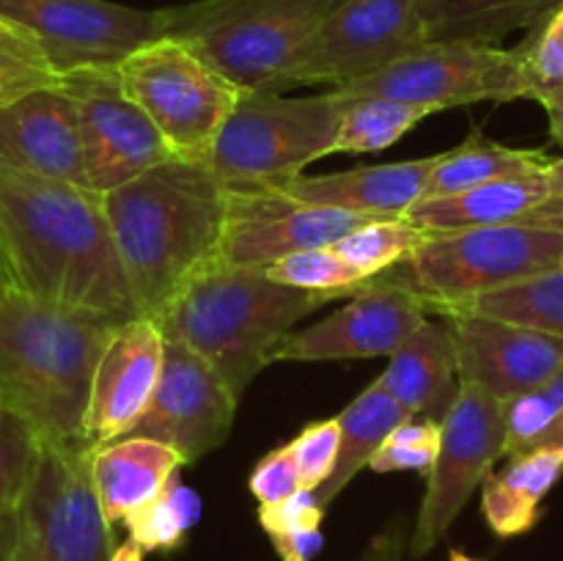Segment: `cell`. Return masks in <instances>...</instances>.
<instances>
[{"label":"cell","mask_w":563,"mask_h":561,"mask_svg":"<svg viewBox=\"0 0 563 561\" xmlns=\"http://www.w3.org/2000/svg\"><path fill=\"white\" fill-rule=\"evenodd\" d=\"M0 275L44 306L108 324L141 319L102 193L0 168Z\"/></svg>","instance_id":"1"},{"label":"cell","mask_w":563,"mask_h":561,"mask_svg":"<svg viewBox=\"0 0 563 561\" xmlns=\"http://www.w3.org/2000/svg\"><path fill=\"white\" fill-rule=\"evenodd\" d=\"M110 234L143 317L159 319L218 262L225 187L207 163L165 160L102 196Z\"/></svg>","instance_id":"2"},{"label":"cell","mask_w":563,"mask_h":561,"mask_svg":"<svg viewBox=\"0 0 563 561\" xmlns=\"http://www.w3.org/2000/svg\"><path fill=\"white\" fill-rule=\"evenodd\" d=\"M115 324L33 300L0 278V402L42 443H86L91 377Z\"/></svg>","instance_id":"3"},{"label":"cell","mask_w":563,"mask_h":561,"mask_svg":"<svg viewBox=\"0 0 563 561\" xmlns=\"http://www.w3.org/2000/svg\"><path fill=\"white\" fill-rule=\"evenodd\" d=\"M339 300L269 278L264 267L209 264L154 322L168 341H179L220 374L242 399L253 380L273 363V352L300 319Z\"/></svg>","instance_id":"4"},{"label":"cell","mask_w":563,"mask_h":561,"mask_svg":"<svg viewBox=\"0 0 563 561\" xmlns=\"http://www.w3.org/2000/svg\"><path fill=\"white\" fill-rule=\"evenodd\" d=\"M339 0H192L165 6L179 38L240 91H278L291 61Z\"/></svg>","instance_id":"5"},{"label":"cell","mask_w":563,"mask_h":561,"mask_svg":"<svg viewBox=\"0 0 563 561\" xmlns=\"http://www.w3.org/2000/svg\"><path fill=\"white\" fill-rule=\"evenodd\" d=\"M555 267H563L561 231L515 220L478 229L427 231L410 256L377 278L410 289L440 317L487 292Z\"/></svg>","instance_id":"6"},{"label":"cell","mask_w":563,"mask_h":561,"mask_svg":"<svg viewBox=\"0 0 563 561\" xmlns=\"http://www.w3.org/2000/svg\"><path fill=\"white\" fill-rule=\"evenodd\" d=\"M333 94L284 97L242 91L225 116L207 165L223 187H278L333 154L339 130Z\"/></svg>","instance_id":"7"},{"label":"cell","mask_w":563,"mask_h":561,"mask_svg":"<svg viewBox=\"0 0 563 561\" xmlns=\"http://www.w3.org/2000/svg\"><path fill=\"white\" fill-rule=\"evenodd\" d=\"M126 97L148 116L170 157L207 163L225 116L240 99L220 72L179 38L159 36L115 64Z\"/></svg>","instance_id":"8"},{"label":"cell","mask_w":563,"mask_h":561,"mask_svg":"<svg viewBox=\"0 0 563 561\" xmlns=\"http://www.w3.org/2000/svg\"><path fill=\"white\" fill-rule=\"evenodd\" d=\"M339 97H385L432 113L478 102L528 99L522 50L482 42H427L374 75L333 88Z\"/></svg>","instance_id":"9"},{"label":"cell","mask_w":563,"mask_h":561,"mask_svg":"<svg viewBox=\"0 0 563 561\" xmlns=\"http://www.w3.org/2000/svg\"><path fill=\"white\" fill-rule=\"evenodd\" d=\"M429 42L423 0H339L284 77L286 88H341Z\"/></svg>","instance_id":"10"},{"label":"cell","mask_w":563,"mask_h":561,"mask_svg":"<svg viewBox=\"0 0 563 561\" xmlns=\"http://www.w3.org/2000/svg\"><path fill=\"white\" fill-rule=\"evenodd\" d=\"M88 443H42L14 522L44 561H110L113 531L91 476Z\"/></svg>","instance_id":"11"},{"label":"cell","mask_w":563,"mask_h":561,"mask_svg":"<svg viewBox=\"0 0 563 561\" xmlns=\"http://www.w3.org/2000/svg\"><path fill=\"white\" fill-rule=\"evenodd\" d=\"M500 457H506L504 402L478 385L460 383L454 405L440 421L438 460L407 542L412 559L432 553Z\"/></svg>","instance_id":"12"},{"label":"cell","mask_w":563,"mask_h":561,"mask_svg":"<svg viewBox=\"0 0 563 561\" xmlns=\"http://www.w3.org/2000/svg\"><path fill=\"white\" fill-rule=\"evenodd\" d=\"M0 20L33 36L58 77L115 66L132 50L165 36L163 9L110 0H0Z\"/></svg>","instance_id":"13"},{"label":"cell","mask_w":563,"mask_h":561,"mask_svg":"<svg viewBox=\"0 0 563 561\" xmlns=\"http://www.w3.org/2000/svg\"><path fill=\"white\" fill-rule=\"evenodd\" d=\"M58 86L77 110L86 182L93 193L104 196L143 170L174 160L157 127L124 94L115 66L69 72L58 77Z\"/></svg>","instance_id":"14"},{"label":"cell","mask_w":563,"mask_h":561,"mask_svg":"<svg viewBox=\"0 0 563 561\" xmlns=\"http://www.w3.org/2000/svg\"><path fill=\"white\" fill-rule=\"evenodd\" d=\"M372 218L300 201L278 187H225L218 262L267 267L278 258L330 248Z\"/></svg>","instance_id":"15"},{"label":"cell","mask_w":563,"mask_h":561,"mask_svg":"<svg viewBox=\"0 0 563 561\" xmlns=\"http://www.w3.org/2000/svg\"><path fill=\"white\" fill-rule=\"evenodd\" d=\"M236 405L240 399L207 361L165 339L157 388L130 435L170 446L190 465L229 438Z\"/></svg>","instance_id":"16"},{"label":"cell","mask_w":563,"mask_h":561,"mask_svg":"<svg viewBox=\"0 0 563 561\" xmlns=\"http://www.w3.org/2000/svg\"><path fill=\"white\" fill-rule=\"evenodd\" d=\"M427 317V302L410 289L368 278L344 308L311 328L286 336L275 346L273 363L390 358Z\"/></svg>","instance_id":"17"},{"label":"cell","mask_w":563,"mask_h":561,"mask_svg":"<svg viewBox=\"0 0 563 561\" xmlns=\"http://www.w3.org/2000/svg\"><path fill=\"white\" fill-rule=\"evenodd\" d=\"M443 317L454 333L460 383L478 385L495 399L509 402L539 388L563 366L559 336L473 311H449Z\"/></svg>","instance_id":"18"},{"label":"cell","mask_w":563,"mask_h":561,"mask_svg":"<svg viewBox=\"0 0 563 561\" xmlns=\"http://www.w3.org/2000/svg\"><path fill=\"white\" fill-rule=\"evenodd\" d=\"M165 336L154 319L119 324L99 355L82 438L91 449L126 438L152 402L163 369Z\"/></svg>","instance_id":"19"},{"label":"cell","mask_w":563,"mask_h":561,"mask_svg":"<svg viewBox=\"0 0 563 561\" xmlns=\"http://www.w3.org/2000/svg\"><path fill=\"white\" fill-rule=\"evenodd\" d=\"M0 168L88 187L77 110L64 88H38L0 108Z\"/></svg>","instance_id":"20"},{"label":"cell","mask_w":563,"mask_h":561,"mask_svg":"<svg viewBox=\"0 0 563 561\" xmlns=\"http://www.w3.org/2000/svg\"><path fill=\"white\" fill-rule=\"evenodd\" d=\"M440 163V154L388 165H363L328 176H295L278 185V190L319 204V207L344 209L372 220L405 218L427 193L429 179Z\"/></svg>","instance_id":"21"},{"label":"cell","mask_w":563,"mask_h":561,"mask_svg":"<svg viewBox=\"0 0 563 561\" xmlns=\"http://www.w3.org/2000/svg\"><path fill=\"white\" fill-rule=\"evenodd\" d=\"M377 383L407 416L443 421L460 394L454 333L449 319H423L390 355L388 369L379 374Z\"/></svg>","instance_id":"22"},{"label":"cell","mask_w":563,"mask_h":561,"mask_svg":"<svg viewBox=\"0 0 563 561\" xmlns=\"http://www.w3.org/2000/svg\"><path fill=\"white\" fill-rule=\"evenodd\" d=\"M181 465L185 462L170 446L137 435L93 449L91 476L104 520L110 526L124 522L132 512L146 506Z\"/></svg>","instance_id":"23"},{"label":"cell","mask_w":563,"mask_h":561,"mask_svg":"<svg viewBox=\"0 0 563 561\" xmlns=\"http://www.w3.org/2000/svg\"><path fill=\"white\" fill-rule=\"evenodd\" d=\"M548 198V170H539V174L506 176V179L487 182V185L471 187V190L454 193V196L421 198L405 215V220L418 226L421 231H460L478 229V226H500L522 220Z\"/></svg>","instance_id":"24"},{"label":"cell","mask_w":563,"mask_h":561,"mask_svg":"<svg viewBox=\"0 0 563 561\" xmlns=\"http://www.w3.org/2000/svg\"><path fill=\"white\" fill-rule=\"evenodd\" d=\"M563 476V449L533 446L509 457L500 473L482 484V512L495 537L511 539L531 531L542 517V501Z\"/></svg>","instance_id":"25"},{"label":"cell","mask_w":563,"mask_h":561,"mask_svg":"<svg viewBox=\"0 0 563 561\" xmlns=\"http://www.w3.org/2000/svg\"><path fill=\"white\" fill-rule=\"evenodd\" d=\"M563 0H423L429 42L498 44L517 31L539 28Z\"/></svg>","instance_id":"26"},{"label":"cell","mask_w":563,"mask_h":561,"mask_svg":"<svg viewBox=\"0 0 563 561\" xmlns=\"http://www.w3.org/2000/svg\"><path fill=\"white\" fill-rule=\"evenodd\" d=\"M407 418L412 416H407L374 380L352 405H346L335 416V421H339V457H335V468L328 482L319 490H313V498L328 509L344 493L346 484L363 468H368V462L374 460L383 440Z\"/></svg>","instance_id":"27"},{"label":"cell","mask_w":563,"mask_h":561,"mask_svg":"<svg viewBox=\"0 0 563 561\" xmlns=\"http://www.w3.org/2000/svg\"><path fill=\"white\" fill-rule=\"evenodd\" d=\"M553 160L555 157L537 152V148L506 146V143L473 130L460 146L440 154V163L429 179L423 198L454 196V193L506 179V176L539 174V170H548Z\"/></svg>","instance_id":"28"},{"label":"cell","mask_w":563,"mask_h":561,"mask_svg":"<svg viewBox=\"0 0 563 561\" xmlns=\"http://www.w3.org/2000/svg\"><path fill=\"white\" fill-rule=\"evenodd\" d=\"M339 130H335V152L372 154L394 146L410 130H416L432 110L421 105H407L385 97H339Z\"/></svg>","instance_id":"29"},{"label":"cell","mask_w":563,"mask_h":561,"mask_svg":"<svg viewBox=\"0 0 563 561\" xmlns=\"http://www.w3.org/2000/svg\"><path fill=\"white\" fill-rule=\"evenodd\" d=\"M451 311L484 314V317L506 319V322L526 324V328L563 339V267L531 275V278L517 280L504 289L487 292V295L460 308H451Z\"/></svg>","instance_id":"30"},{"label":"cell","mask_w":563,"mask_h":561,"mask_svg":"<svg viewBox=\"0 0 563 561\" xmlns=\"http://www.w3.org/2000/svg\"><path fill=\"white\" fill-rule=\"evenodd\" d=\"M198 517H201V498L196 490L181 482L176 471L146 506L126 517L124 526L143 553H170L185 544Z\"/></svg>","instance_id":"31"},{"label":"cell","mask_w":563,"mask_h":561,"mask_svg":"<svg viewBox=\"0 0 563 561\" xmlns=\"http://www.w3.org/2000/svg\"><path fill=\"white\" fill-rule=\"evenodd\" d=\"M423 237H427V231L407 223L405 218H385L357 226L355 231L341 237L330 248L346 264H352L363 278H377L379 273L410 256L421 245Z\"/></svg>","instance_id":"32"},{"label":"cell","mask_w":563,"mask_h":561,"mask_svg":"<svg viewBox=\"0 0 563 561\" xmlns=\"http://www.w3.org/2000/svg\"><path fill=\"white\" fill-rule=\"evenodd\" d=\"M42 438L5 402H0V520L20 512L36 471Z\"/></svg>","instance_id":"33"},{"label":"cell","mask_w":563,"mask_h":561,"mask_svg":"<svg viewBox=\"0 0 563 561\" xmlns=\"http://www.w3.org/2000/svg\"><path fill=\"white\" fill-rule=\"evenodd\" d=\"M264 273L284 286L308 292H328L333 297H352L363 289L368 278H363L352 264H346L333 248H313V251L291 253L267 264Z\"/></svg>","instance_id":"34"},{"label":"cell","mask_w":563,"mask_h":561,"mask_svg":"<svg viewBox=\"0 0 563 561\" xmlns=\"http://www.w3.org/2000/svg\"><path fill=\"white\" fill-rule=\"evenodd\" d=\"M49 86H58V75L33 36L16 25H0V108Z\"/></svg>","instance_id":"35"},{"label":"cell","mask_w":563,"mask_h":561,"mask_svg":"<svg viewBox=\"0 0 563 561\" xmlns=\"http://www.w3.org/2000/svg\"><path fill=\"white\" fill-rule=\"evenodd\" d=\"M440 449V424L429 418H407L377 449L368 468L377 473L418 471L429 476Z\"/></svg>","instance_id":"36"},{"label":"cell","mask_w":563,"mask_h":561,"mask_svg":"<svg viewBox=\"0 0 563 561\" xmlns=\"http://www.w3.org/2000/svg\"><path fill=\"white\" fill-rule=\"evenodd\" d=\"M291 460L297 465V476H300V487L313 493L322 487L330 479L335 468V457H339V421L328 418V421H313L297 435L291 443H286Z\"/></svg>","instance_id":"37"},{"label":"cell","mask_w":563,"mask_h":561,"mask_svg":"<svg viewBox=\"0 0 563 561\" xmlns=\"http://www.w3.org/2000/svg\"><path fill=\"white\" fill-rule=\"evenodd\" d=\"M520 50L522 61H526L528 82H531L528 99H533L544 88L563 86V6L548 22L537 28V36L520 44Z\"/></svg>","instance_id":"38"},{"label":"cell","mask_w":563,"mask_h":561,"mask_svg":"<svg viewBox=\"0 0 563 561\" xmlns=\"http://www.w3.org/2000/svg\"><path fill=\"white\" fill-rule=\"evenodd\" d=\"M324 506L313 498V493L300 490L291 498L273 506H258V526L264 528L269 539L286 537V534H300L322 528Z\"/></svg>","instance_id":"39"},{"label":"cell","mask_w":563,"mask_h":561,"mask_svg":"<svg viewBox=\"0 0 563 561\" xmlns=\"http://www.w3.org/2000/svg\"><path fill=\"white\" fill-rule=\"evenodd\" d=\"M300 490L302 487L300 476H297V465L286 446L273 449L267 457H262V462L251 473V493L258 498V506L280 504V501L291 498Z\"/></svg>","instance_id":"40"},{"label":"cell","mask_w":563,"mask_h":561,"mask_svg":"<svg viewBox=\"0 0 563 561\" xmlns=\"http://www.w3.org/2000/svg\"><path fill=\"white\" fill-rule=\"evenodd\" d=\"M273 544H275V553L280 556V561H311L313 556L322 550L324 537H322V528H313V531L273 537Z\"/></svg>","instance_id":"41"},{"label":"cell","mask_w":563,"mask_h":561,"mask_svg":"<svg viewBox=\"0 0 563 561\" xmlns=\"http://www.w3.org/2000/svg\"><path fill=\"white\" fill-rule=\"evenodd\" d=\"M405 531H401L399 522H394V526H388L372 539L361 561H401L405 559Z\"/></svg>","instance_id":"42"},{"label":"cell","mask_w":563,"mask_h":561,"mask_svg":"<svg viewBox=\"0 0 563 561\" xmlns=\"http://www.w3.org/2000/svg\"><path fill=\"white\" fill-rule=\"evenodd\" d=\"M533 102H539L544 108L550 119V138L563 148V86L559 88H544L533 97Z\"/></svg>","instance_id":"43"},{"label":"cell","mask_w":563,"mask_h":561,"mask_svg":"<svg viewBox=\"0 0 563 561\" xmlns=\"http://www.w3.org/2000/svg\"><path fill=\"white\" fill-rule=\"evenodd\" d=\"M11 522H14V517H11ZM0 561H44V559H42V553L36 550V544L27 539V534L14 522L9 544H5V550L0 553Z\"/></svg>","instance_id":"44"},{"label":"cell","mask_w":563,"mask_h":561,"mask_svg":"<svg viewBox=\"0 0 563 561\" xmlns=\"http://www.w3.org/2000/svg\"><path fill=\"white\" fill-rule=\"evenodd\" d=\"M537 446H548V449H563V410L559 413L553 424L544 429L542 438L537 440Z\"/></svg>","instance_id":"45"},{"label":"cell","mask_w":563,"mask_h":561,"mask_svg":"<svg viewBox=\"0 0 563 561\" xmlns=\"http://www.w3.org/2000/svg\"><path fill=\"white\" fill-rule=\"evenodd\" d=\"M550 196H563V157H555L548 168Z\"/></svg>","instance_id":"46"},{"label":"cell","mask_w":563,"mask_h":561,"mask_svg":"<svg viewBox=\"0 0 563 561\" xmlns=\"http://www.w3.org/2000/svg\"><path fill=\"white\" fill-rule=\"evenodd\" d=\"M143 550L137 548L135 542H132V539H126L124 544H119V548L113 550V556H110V561H143Z\"/></svg>","instance_id":"47"},{"label":"cell","mask_w":563,"mask_h":561,"mask_svg":"<svg viewBox=\"0 0 563 561\" xmlns=\"http://www.w3.org/2000/svg\"><path fill=\"white\" fill-rule=\"evenodd\" d=\"M449 561H482V559H473V556H467L465 550H451Z\"/></svg>","instance_id":"48"},{"label":"cell","mask_w":563,"mask_h":561,"mask_svg":"<svg viewBox=\"0 0 563 561\" xmlns=\"http://www.w3.org/2000/svg\"><path fill=\"white\" fill-rule=\"evenodd\" d=\"M0 25H11V22H5V20H0Z\"/></svg>","instance_id":"49"},{"label":"cell","mask_w":563,"mask_h":561,"mask_svg":"<svg viewBox=\"0 0 563 561\" xmlns=\"http://www.w3.org/2000/svg\"><path fill=\"white\" fill-rule=\"evenodd\" d=\"M0 278H3V275H0Z\"/></svg>","instance_id":"50"}]
</instances>
